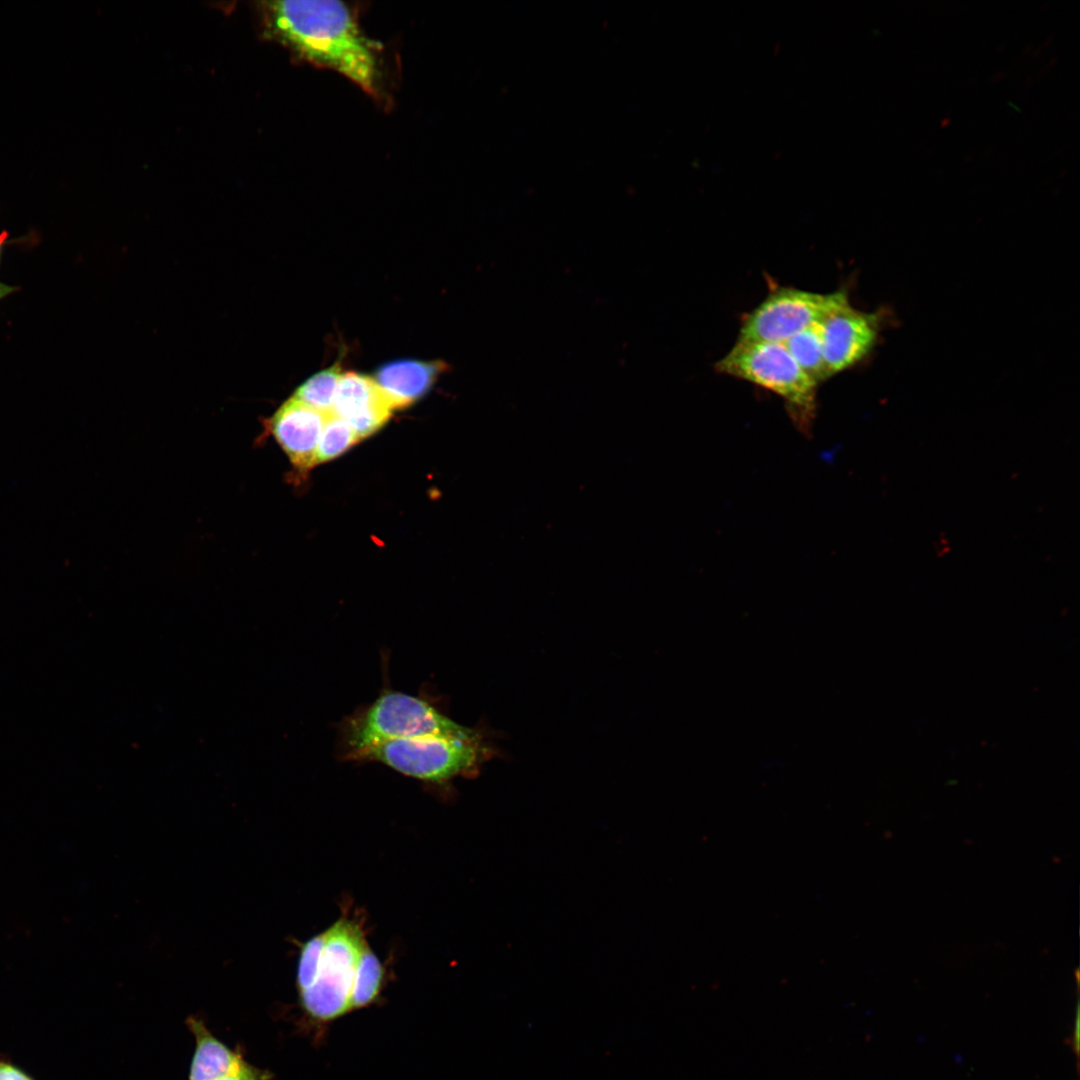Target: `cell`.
Instances as JSON below:
<instances>
[{"instance_id": "cell-1", "label": "cell", "mask_w": 1080, "mask_h": 1080, "mask_svg": "<svg viewBox=\"0 0 1080 1080\" xmlns=\"http://www.w3.org/2000/svg\"><path fill=\"white\" fill-rule=\"evenodd\" d=\"M264 16L269 37L296 56L385 98L383 48L362 30L357 9L340 1H272Z\"/></svg>"}, {"instance_id": "cell-2", "label": "cell", "mask_w": 1080, "mask_h": 1080, "mask_svg": "<svg viewBox=\"0 0 1080 1080\" xmlns=\"http://www.w3.org/2000/svg\"><path fill=\"white\" fill-rule=\"evenodd\" d=\"M479 727L457 723L424 698L387 689L339 723L337 753L354 761L365 749L388 741L469 737Z\"/></svg>"}, {"instance_id": "cell-3", "label": "cell", "mask_w": 1080, "mask_h": 1080, "mask_svg": "<svg viewBox=\"0 0 1080 1080\" xmlns=\"http://www.w3.org/2000/svg\"><path fill=\"white\" fill-rule=\"evenodd\" d=\"M487 727L469 737L400 739L365 749L354 761H374L415 779L443 784L473 776L499 750Z\"/></svg>"}, {"instance_id": "cell-4", "label": "cell", "mask_w": 1080, "mask_h": 1080, "mask_svg": "<svg viewBox=\"0 0 1080 1080\" xmlns=\"http://www.w3.org/2000/svg\"><path fill=\"white\" fill-rule=\"evenodd\" d=\"M715 370L777 394L802 430L812 424L818 384L800 368L783 343L736 341L717 361Z\"/></svg>"}, {"instance_id": "cell-5", "label": "cell", "mask_w": 1080, "mask_h": 1080, "mask_svg": "<svg viewBox=\"0 0 1080 1080\" xmlns=\"http://www.w3.org/2000/svg\"><path fill=\"white\" fill-rule=\"evenodd\" d=\"M323 943L312 984L299 992L304 1011L327 1021L351 1010L354 978L363 949L368 945L356 920L342 917L322 932Z\"/></svg>"}, {"instance_id": "cell-6", "label": "cell", "mask_w": 1080, "mask_h": 1080, "mask_svg": "<svg viewBox=\"0 0 1080 1080\" xmlns=\"http://www.w3.org/2000/svg\"><path fill=\"white\" fill-rule=\"evenodd\" d=\"M849 303L846 288L818 293L788 286L774 287L744 316L736 341L784 343L795 334L820 324Z\"/></svg>"}, {"instance_id": "cell-7", "label": "cell", "mask_w": 1080, "mask_h": 1080, "mask_svg": "<svg viewBox=\"0 0 1080 1080\" xmlns=\"http://www.w3.org/2000/svg\"><path fill=\"white\" fill-rule=\"evenodd\" d=\"M888 315V311L883 308L866 312L849 303L819 324L829 377L853 368L873 352L886 326Z\"/></svg>"}, {"instance_id": "cell-8", "label": "cell", "mask_w": 1080, "mask_h": 1080, "mask_svg": "<svg viewBox=\"0 0 1080 1080\" xmlns=\"http://www.w3.org/2000/svg\"><path fill=\"white\" fill-rule=\"evenodd\" d=\"M327 414L292 397L269 419L267 425L273 438L299 472H306L315 465L316 450Z\"/></svg>"}, {"instance_id": "cell-9", "label": "cell", "mask_w": 1080, "mask_h": 1080, "mask_svg": "<svg viewBox=\"0 0 1080 1080\" xmlns=\"http://www.w3.org/2000/svg\"><path fill=\"white\" fill-rule=\"evenodd\" d=\"M392 411L373 378L355 372L342 374L332 412L344 420L360 440L378 431Z\"/></svg>"}, {"instance_id": "cell-10", "label": "cell", "mask_w": 1080, "mask_h": 1080, "mask_svg": "<svg viewBox=\"0 0 1080 1080\" xmlns=\"http://www.w3.org/2000/svg\"><path fill=\"white\" fill-rule=\"evenodd\" d=\"M446 367L442 361L400 360L380 367L373 379L395 410L424 396Z\"/></svg>"}, {"instance_id": "cell-11", "label": "cell", "mask_w": 1080, "mask_h": 1080, "mask_svg": "<svg viewBox=\"0 0 1080 1080\" xmlns=\"http://www.w3.org/2000/svg\"><path fill=\"white\" fill-rule=\"evenodd\" d=\"M186 1025L195 1039L188 1080H215L246 1060L241 1049L218 1039L202 1019L190 1016Z\"/></svg>"}, {"instance_id": "cell-12", "label": "cell", "mask_w": 1080, "mask_h": 1080, "mask_svg": "<svg viewBox=\"0 0 1080 1080\" xmlns=\"http://www.w3.org/2000/svg\"><path fill=\"white\" fill-rule=\"evenodd\" d=\"M783 344L800 368L817 384L830 378L824 360L819 324L795 334Z\"/></svg>"}, {"instance_id": "cell-13", "label": "cell", "mask_w": 1080, "mask_h": 1080, "mask_svg": "<svg viewBox=\"0 0 1080 1080\" xmlns=\"http://www.w3.org/2000/svg\"><path fill=\"white\" fill-rule=\"evenodd\" d=\"M341 376L335 364L307 379L293 397L320 412H332Z\"/></svg>"}, {"instance_id": "cell-14", "label": "cell", "mask_w": 1080, "mask_h": 1080, "mask_svg": "<svg viewBox=\"0 0 1080 1080\" xmlns=\"http://www.w3.org/2000/svg\"><path fill=\"white\" fill-rule=\"evenodd\" d=\"M384 969L372 949L367 945L357 966L351 999V1009L363 1008L372 1003L382 987Z\"/></svg>"}, {"instance_id": "cell-15", "label": "cell", "mask_w": 1080, "mask_h": 1080, "mask_svg": "<svg viewBox=\"0 0 1080 1080\" xmlns=\"http://www.w3.org/2000/svg\"><path fill=\"white\" fill-rule=\"evenodd\" d=\"M359 441L357 434L344 420L329 412L319 438L315 465L340 456Z\"/></svg>"}, {"instance_id": "cell-16", "label": "cell", "mask_w": 1080, "mask_h": 1080, "mask_svg": "<svg viewBox=\"0 0 1080 1080\" xmlns=\"http://www.w3.org/2000/svg\"><path fill=\"white\" fill-rule=\"evenodd\" d=\"M272 1073L252 1065L245 1060L237 1068L223 1074L215 1080H271Z\"/></svg>"}, {"instance_id": "cell-17", "label": "cell", "mask_w": 1080, "mask_h": 1080, "mask_svg": "<svg viewBox=\"0 0 1080 1080\" xmlns=\"http://www.w3.org/2000/svg\"><path fill=\"white\" fill-rule=\"evenodd\" d=\"M0 1080H36L7 1056L0 1055Z\"/></svg>"}, {"instance_id": "cell-18", "label": "cell", "mask_w": 1080, "mask_h": 1080, "mask_svg": "<svg viewBox=\"0 0 1080 1080\" xmlns=\"http://www.w3.org/2000/svg\"><path fill=\"white\" fill-rule=\"evenodd\" d=\"M1071 1047L1073 1048L1075 1053L1078 1054V1050H1079V1009L1078 1008H1077V1011H1076L1074 1030H1073V1034H1072V1038H1071Z\"/></svg>"}, {"instance_id": "cell-19", "label": "cell", "mask_w": 1080, "mask_h": 1080, "mask_svg": "<svg viewBox=\"0 0 1080 1080\" xmlns=\"http://www.w3.org/2000/svg\"><path fill=\"white\" fill-rule=\"evenodd\" d=\"M1007 73H1008V71H1007V70H1003V71H999V72H996V73H995V74H994V75H993V76H992V77L990 78V82H992V83H995V82H998V81H1000L1001 79H1003V78H1004V77H1005V76L1007 75Z\"/></svg>"}, {"instance_id": "cell-20", "label": "cell", "mask_w": 1080, "mask_h": 1080, "mask_svg": "<svg viewBox=\"0 0 1080 1080\" xmlns=\"http://www.w3.org/2000/svg\"><path fill=\"white\" fill-rule=\"evenodd\" d=\"M1057 60H1058V56L1056 55V56H1054V57H1053V58H1052V59L1050 60L1049 64H1047V65H1046V66H1045V67H1044V68H1043V69L1041 70V72L1039 73V75H1042L1043 73H1045V71H1046L1047 69H1049L1050 67H1052V66H1053V65H1054V64H1055V63L1057 62Z\"/></svg>"}, {"instance_id": "cell-21", "label": "cell", "mask_w": 1080, "mask_h": 1080, "mask_svg": "<svg viewBox=\"0 0 1080 1080\" xmlns=\"http://www.w3.org/2000/svg\"><path fill=\"white\" fill-rule=\"evenodd\" d=\"M950 122H951L950 118H949V117H945V118H943V119H941V120H940V126H941L942 128H944V127H947V126H948V125L950 124Z\"/></svg>"}, {"instance_id": "cell-22", "label": "cell", "mask_w": 1080, "mask_h": 1080, "mask_svg": "<svg viewBox=\"0 0 1080 1080\" xmlns=\"http://www.w3.org/2000/svg\"><path fill=\"white\" fill-rule=\"evenodd\" d=\"M1052 40H1053V35H1052V36H1050L1049 38H1047V39H1046V40H1045V41L1043 42V44H1042V46H1041V47H1042V49H1043L1044 47H1046V46H1049V45L1051 44Z\"/></svg>"}, {"instance_id": "cell-23", "label": "cell", "mask_w": 1080, "mask_h": 1080, "mask_svg": "<svg viewBox=\"0 0 1080 1080\" xmlns=\"http://www.w3.org/2000/svg\"><path fill=\"white\" fill-rule=\"evenodd\" d=\"M1032 48H1033L1032 45H1027L1023 50V54L1027 55L1032 50Z\"/></svg>"}, {"instance_id": "cell-24", "label": "cell", "mask_w": 1080, "mask_h": 1080, "mask_svg": "<svg viewBox=\"0 0 1080 1080\" xmlns=\"http://www.w3.org/2000/svg\"><path fill=\"white\" fill-rule=\"evenodd\" d=\"M1041 51H1042V47H1039L1038 49L1034 50V52H1033V57H1037V56H1038V54H1039V53H1040Z\"/></svg>"}, {"instance_id": "cell-25", "label": "cell", "mask_w": 1080, "mask_h": 1080, "mask_svg": "<svg viewBox=\"0 0 1080 1080\" xmlns=\"http://www.w3.org/2000/svg\"><path fill=\"white\" fill-rule=\"evenodd\" d=\"M971 157H972V151H970V152H968V153H967V155L965 156V160H966V161H970V160H971Z\"/></svg>"}, {"instance_id": "cell-26", "label": "cell", "mask_w": 1080, "mask_h": 1080, "mask_svg": "<svg viewBox=\"0 0 1080 1080\" xmlns=\"http://www.w3.org/2000/svg\"><path fill=\"white\" fill-rule=\"evenodd\" d=\"M1004 48H1005V45H1004V44H1003V45H1001V46H999V47H998V49H997V52H998V53H999V52H1002V51L1004 50Z\"/></svg>"}, {"instance_id": "cell-27", "label": "cell", "mask_w": 1080, "mask_h": 1080, "mask_svg": "<svg viewBox=\"0 0 1080 1080\" xmlns=\"http://www.w3.org/2000/svg\"><path fill=\"white\" fill-rule=\"evenodd\" d=\"M1047 5H1049V2H1048V1H1046V2L1044 3V5H1043V6L1041 7V11H1044V10L1046 9V6H1047Z\"/></svg>"}, {"instance_id": "cell-28", "label": "cell", "mask_w": 1080, "mask_h": 1080, "mask_svg": "<svg viewBox=\"0 0 1080 1080\" xmlns=\"http://www.w3.org/2000/svg\"><path fill=\"white\" fill-rule=\"evenodd\" d=\"M1066 173H1067V169L1063 170V171H1062V172L1060 173V177H1063V175H1065Z\"/></svg>"}]
</instances>
